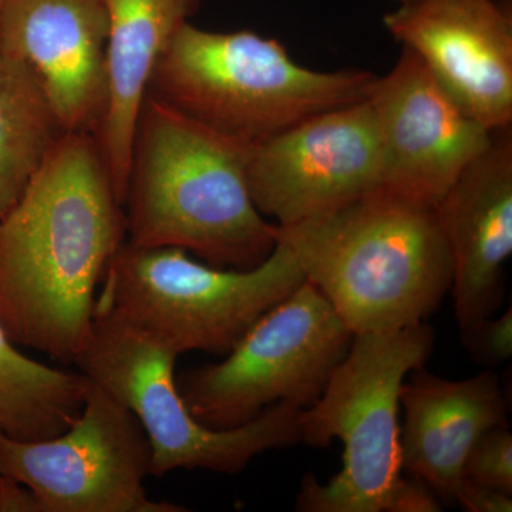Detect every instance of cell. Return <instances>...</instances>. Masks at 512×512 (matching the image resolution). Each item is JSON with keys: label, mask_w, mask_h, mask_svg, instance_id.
<instances>
[{"label": "cell", "mask_w": 512, "mask_h": 512, "mask_svg": "<svg viewBox=\"0 0 512 512\" xmlns=\"http://www.w3.org/2000/svg\"><path fill=\"white\" fill-rule=\"evenodd\" d=\"M127 241L96 137L66 133L0 215V320L18 346L76 365L97 293Z\"/></svg>", "instance_id": "1"}, {"label": "cell", "mask_w": 512, "mask_h": 512, "mask_svg": "<svg viewBox=\"0 0 512 512\" xmlns=\"http://www.w3.org/2000/svg\"><path fill=\"white\" fill-rule=\"evenodd\" d=\"M254 144L144 97L123 210L128 244L180 248L205 264L251 269L276 245L248 187Z\"/></svg>", "instance_id": "2"}, {"label": "cell", "mask_w": 512, "mask_h": 512, "mask_svg": "<svg viewBox=\"0 0 512 512\" xmlns=\"http://www.w3.org/2000/svg\"><path fill=\"white\" fill-rule=\"evenodd\" d=\"M275 239L353 335L424 323L453 284L436 205L392 188L320 217L275 224Z\"/></svg>", "instance_id": "3"}, {"label": "cell", "mask_w": 512, "mask_h": 512, "mask_svg": "<svg viewBox=\"0 0 512 512\" xmlns=\"http://www.w3.org/2000/svg\"><path fill=\"white\" fill-rule=\"evenodd\" d=\"M376 77L369 70L308 69L279 40L187 22L157 60L146 96L255 146L323 111L365 100Z\"/></svg>", "instance_id": "4"}, {"label": "cell", "mask_w": 512, "mask_h": 512, "mask_svg": "<svg viewBox=\"0 0 512 512\" xmlns=\"http://www.w3.org/2000/svg\"><path fill=\"white\" fill-rule=\"evenodd\" d=\"M430 326L356 333L325 390L302 410V443H343V466L328 483L309 474L296 498L302 512H390L403 481L400 389L433 352Z\"/></svg>", "instance_id": "5"}, {"label": "cell", "mask_w": 512, "mask_h": 512, "mask_svg": "<svg viewBox=\"0 0 512 512\" xmlns=\"http://www.w3.org/2000/svg\"><path fill=\"white\" fill-rule=\"evenodd\" d=\"M305 281L295 256L279 242L255 268L229 269L194 261L180 248L126 241L107 268L96 311L124 320L178 356H225Z\"/></svg>", "instance_id": "6"}, {"label": "cell", "mask_w": 512, "mask_h": 512, "mask_svg": "<svg viewBox=\"0 0 512 512\" xmlns=\"http://www.w3.org/2000/svg\"><path fill=\"white\" fill-rule=\"evenodd\" d=\"M178 355L107 312H94L92 335L77 369L134 413L150 441L151 476L208 470L239 474L255 457L302 443V410L269 407L234 429H211L188 410L177 386Z\"/></svg>", "instance_id": "7"}, {"label": "cell", "mask_w": 512, "mask_h": 512, "mask_svg": "<svg viewBox=\"0 0 512 512\" xmlns=\"http://www.w3.org/2000/svg\"><path fill=\"white\" fill-rule=\"evenodd\" d=\"M353 332L305 281L264 313L220 363L185 369L177 386L188 410L211 429H234L269 407L308 409L345 359Z\"/></svg>", "instance_id": "8"}, {"label": "cell", "mask_w": 512, "mask_h": 512, "mask_svg": "<svg viewBox=\"0 0 512 512\" xmlns=\"http://www.w3.org/2000/svg\"><path fill=\"white\" fill-rule=\"evenodd\" d=\"M151 446L131 410L90 380L82 412L63 433L13 440L0 433V476L28 488L39 512H185L151 500Z\"/></svg>", "instance_id": "9"}, {"label": "cell", "mask_w": 512, "mask_h": 512, "mask_svg": "<svg viewBox=\"0 0 512 512\" xmlns=\"http://www.w3.org/2000/svg\"><path fill=\"white\" fill-rule=\"evenodd\" d=\"M248 187L276 225L320 217L384 187V157L367 97L255 144Z\"/></svg>", "instance_id": "10"}, {"label": "cell", "mask_w": 512, "mask_h": 512, "mask_svg": "<svg viewBox=\"0 0 512 512\" xmlns=\"http://www.w3.org/2000/svg\"><path fill=\"white\" fill-rule=\"evenodd\" d=\"M367 100L382 140L384 187L431 205L493 138L406 47Z\"/></svg>", "instance_id": "11"}, {"label": "cell", "mask_w": 512, "mask_h": 512, "mask_svg": "<svg viewBox=\"0 0 512 512\" xmlns=\"http://www.w3.org/2000/svg\"><path fill=\"white\" fill-rule=\"evenodd\" d=\"M383 23L470 116L491 131L512 126L510 2L417 0Z\"/></svg>", "instance_id": "12"}, {"label": "cell", "mask_w": 512, "mask_h": 512, "mask_svg": "<svg viewBox=\"0 0 512 512\" xmlns=\"http://www.w3.org/2000/svg\"><path fill=\"white\" fill-rule=\"evenodd\" d=\"M104 0H3L0 52L42 77L67 133L96 134L109 100Z\"/></svg>", "instance_id": "13"}, {"label": "cell", "mask_w": 512, "mask_h": 512, "mask_svg": "<svg viewBox=\"0 0 512 512\" xmlns=\"http://www.w3.org/2000/svg\"><path fill=\"white\" fill-rule=\"evenodd\" d=\"M453 261L454 306L461 335L494 316L504 299L512 254V126L494 130L436 204Z\"/></svg>", "instance_id": "14"}, {"label": "cell", "mask_w": 512, "mask_h": 512, "mask_svg": "<svg viewBox=\"0 0 512 512\" xmlns=\"http://www.w3.org/2000/svg\"><path fill=\"white\" fill-rule=\"evenodd\" d=\"M400 389L404 424L399 433L403 471L424 481L441 500L454 501L468 451L478 437L507 424V402L493 370L447 380L424 366Z\"/></svg>", "instance_id": "15"}, {"label": "cell", "mask_w": 512, "mask_h": 512, "mask_svg": "<svg viewBox=\"0 0 512 512\" xmlns=\"http://www.w3.org/2000/svg\"><path fill=\"white\" fill-rule=\"evenodd\" d=\"M202 0H104L109 13L107 83L109 100L94 134L123 205L131 147L148 80L175 33Z\"/></svg>", "instance_id": "16"}, {"label": "cell", "mask_w": 512, "mask_h": 512, "mask_svg": "<svg viewBox=\"0 0 512 512\" xmlns=\"http://www.w3.org/2000/svg\"><path fill=\"white\" fill-rule=\"evenodd\" d=\"M66 133L35 67L0 52V215Z\"/></svg>", "instance_id": "17"}, {"label": "cell", "mask_w": 512, "mask_h": 512, "mask_svg": "<svg viewBox=\"0 0 512 512\" xmlns=\"http://www.w3.org/2000/svg\"><path fill=\"white\" fill-rule=\"evenodd\" d=\"M90 379L23 355L0 320V433L13 440L50 439L82 412Z\"/></svg>", "instance_id": "18"}, {"label": "cell", "mask_w": 512, "mask_h": 512, "mask_svg": "<svg viewBox=\"0 0 512 512\" xmlns=\"http://www.w3.org/2000/svg\"><path fill=\"white\" fill-rule=\"evenodd\" d=\"M463 478L512 495V434L508 423L478 437L464 461Z\"/></svg>", "instance_id": "19"}, {"label": "cell", "mask_w": 512, "mask_h": 512, "mask_svg": "<svg viewBox=\"0 0 512 512\" xmlns=\"http://www.w3.org/2000/svg\"><path fill=\"white\" fill-rule=\"evenodd\" d=\"M463 342L477 362L497 366L512 356V311L483 320L476 329L463 335Z\"/></svg>", "instance_id": "20"}, {"label": "cell", "mask_w": 512, "mask_h": 512, "mask_svg": "<svg viewBox=\"0 0 512 512\" xmlns=\"http://www.w3.org/2000/svg\"><path fill=\"white\" fill-rule=\"evenodd\" d=\"M454 501L468 512H511L512 495L463 478Z\"/></svg>", "instance_id": "21"}, {"label": "cell", "mask_w": 512, "mask_h": 512, "mask_svg": "<svg viewBox=\"0 0 512 512\" xmlns=\"http://www.w3.org/2000/svg\"><path fill=\"white\" fill-rule=\"evenodd\" d=\"M439 495L416 476L403 477L390 512L441 511Z\"/></svg>", "instance_id": "22"}, {"label": "cell", "mask_w": 512, "mask_h": 512, "mask_svg": "<svg viewBox=\"0 0 512 512\" xmlns=\"http://www.w3.org/2000/svg\"><path fill=\"white\" fill-rule=\"evenodd\" d=\"M394 2H396L397 5H404V3L417 2V0H394Z\"/></svg>", "instance_id": "23"}, {"label": "cell", "mask_w": 512, "mask_h": 512, "mask_svg": "<svg viewBox=\"0 0 512 512\" xmlns=\"http://www.w3.org/2000/svg\"><path fill=\"white\" fill-rule=\"evenodd\" d=\"M3 0H0V18H2Z\"/></svg>", "instance_id": "24"}]
</instances>
